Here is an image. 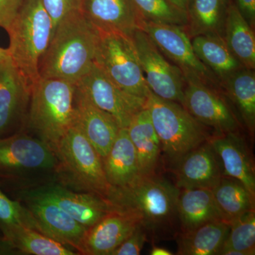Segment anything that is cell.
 <instances>
[{"label": "cell", "instance_id": "6da1fadb", "mask_svg": "<svg viewBox=\"0 0 255 255\" xmlns=\"http://www.w3.org/2000/svg\"><path fill=\"white\" fill-rule=\"evenodd\" d=\"M180 189L160 173L138 177L126 187L112 188L107 201L114 209L136 214L152 241L174 239L179 233Z\"/></svg>", "mask_w": 255, "mask_h": 255}, {"label": "cell", "instance_id": "7a4b0ae2", "mask_svg": "<svg viewBox=\"0 0 255 255\" xmlns=\"http://www.w3.org/2000/svg\"><path fill=\"white\" fill-rule=\"evenodd\" d=\"M97 38L98 31L82 11L65 18L40 60V77L76 84L93 65Z\"/></svg>", "mask_w": 255, "mask_h": 255}, {"label": "cell", "instance_id": "3957f363", "mask_svg": "<svg viewBox=\"0 0 255 255\" xmlns=\"http://www.w3.org/2000/svg\"><path fill=\"white\" fill-rule=\"evenodd\" d=\"M58 180V159L44 142L26 131L0 138V186L6 194Z\"/></svg>", "mask_w": 255, "mask_h": 255}, {"label": "cell", "instance_id": "277c9868", "mask_svg": "<svg viewBox=\"0 0 255 255\" xmlns=\"http://www.w3.org/2000/svg\"><path fill=\"white\" fill-rule=\"evenodd\" d=\"M75 84L42 78L32 85L25 131L54 152L75 124Z\"/></svg>", "mask_w": 255, "mask_h": 255}, {"label": "cell", "instance_id": "5b68a950", "mask_svg": "<svg viewBox=\"0 0 255 255\" xmlns=\"http://www.w3.org/2000/svg\"><path fill=\"white\" fill-rule=\"evenodd\" d=\"M8 53L30 87L39 80V63L53 35V24L41 0H24L8 30Z\"/></svg>", "mask_w": 255, "mask_h": 255}, {"label": "cell", "instance_id": "8992f818", "mask_svg": "<svg viewBox=\"0 0 255 255\" xmlns=\"http://www.w3.org/2000/svg\"><path fill=\"white\" fill-rule=\"evenodd\" d=\"M145 108L162 145L164 164L172 169L186 154L207 141L211 135L180 104L150 92Z\"/></svg>", "mask_w": 255, "mask_h": 255}, {"label": "cell", "instance_id": "52a82bcc", "mask_svg": "<svg viewBox=\"0 0 255 255\" xmlns=\"http://www.w3.org/2000/svg\"><path fill=\"white\" fill-rule=\"evenodd\" d=\"M54 152L58 161V182L107 199L112 187L106 177L102 157L78 126L70 128Z\"/></svg>", "mask_w": 255, "mask_h": 255}, {"label": "cell", "instance_id": "ba28073f", "mask_svg": "<svg viewBox=\"0 0 255 255\" xmlns=\"http://www.w3.org/2000/svg\"><path fill=\"white\" fill-rule=\"evenodd\" d=\"M94 63L124 91L147 99L150 90L131 36L117 32L98 31Z\"/></svg>", "mask_w": 255, "mask_h": 255}, {"label": "cell", "instance_id": "9c48e42d", "mask_svg": "<svg viewBox=\"0 0 255 255\" xmlns=\"http://www.w3.org/2000/svg\"><path fill=\"white\" fill-rule=\"evenodd\" d=\"M140 29L182 71L184 79H196L222 92L219 79L196 56L191 38L184 28L142 21Z\"/></svg>", "mask_w": 255, "mask_h": 255}, {"label": "cell", "instance_id": "30bf717a", "mask_svg": "<svg viewBox=\"0 0 255 255\" xmlns=\"http://www.w3.org/2000/svg\"><path fill=\"white\" fill-rule=\"evenodd\" d=\"M131 38L150 92L182 105L185 82L182 71L167 61L145 31L137 29Z\"/></svg>", "mask_w": 255, "mask_h": 255}, {"label": "cell", "instance_id": "8fae6325", "mask_svg": "<svg viewBox=\"0 0 255 255\" xmlns=\"http://www.w3.org/2000/svg\"><path fill=\"white\" fill-rule=\"evenodd\" d=\"M182 106L199 123L214 132H240L241 124L222 92L194 78H184Z\"/></svg>", "mask_w": 255, "mask_h": 255}, {"label": "cell", "instance_id": "7c38bea8", "mask_svg": "<svg viewBox=\"0 0 255 255\" xmlns=\"http://www.w3.org/2000/svg\"><path fill=\"white\" fill-rule=\"evenodd\" d=\"M75 86L94 105L115 119L121 128H127L134 116L145 108L146 99L124 91L94 63Z\"/></svg>", "mask_w": 255, "mask_h": 255}, {"label": "cell", "instance_id": "4fadbf2b", "mask_svg": "<svg viewBox=\"0 0 255 255\" xmlns=\"http://www.w3.org/2000/svg\"><path fill=\"white\" fill-rule=\"evenodd\" d=\"M31 87L10 56L0 60V138L25 131Z\"/></svg>", "mask_w": 255, "mask_h": 255}, {"label": "cell", "instance_id": "5bb4252c", "mask_svg": "<svg viewBox=\"0 0 255 255\" xmlns=\"http://www.w3.org/2000/svg\"><path fill=\"white\" fill-rule=\"evenodd\" d=\"M9 194L31 211L43 234L63 243L80 255V246L87 230L85 226L45 198L23 190L13 191Z\"/></svg>", "mask_w": 255, "mask_h": 255}, {"label": "cell", "instance_id": "9a60e30c", "mask_svg": "<svg viewBox=\"0 0 255 255\" xmlns=\"http://www.w3.org/2000/svg\"><path fill=\"white\" fill-rule=\"evenodd\" d=\"M23 190L54 203L87 229L114 210L105 198L92 193L73 190L58 182Z\"/></svg>", "mask_w": 255, "mask_h": 255}, {"label": "cell", "instance_id": "2e32d148", "mask_svg": "<svg viewBox=\"0 0 255 255\" xmlns=\"http://www.w3.org/2000/svg\"><path fill=\"white\" fill-rule=\"evenodd\" d=\"M140 223L136 214L114 209L87 230L80 255H112Z\"/></svg>", "mask_w": 255, "mask_h": 255}, {"label": "cell", "instance_id": "e0dca14e", "mask_svg": "<svg viewBox=\"0 0 255 255\" xmlns=\"http://www.w3.org/2000/svg\"><path fill=\"white\" fill-rule=\"evenodd\" d=\"M171 170L179 189L212 190L223 176L219 157L208 140L186 154Z\"/></svg>", "mask_w": 255, "mask_h": 255}, {"label": "cell", "instance_id": "ac0fdd59", "mask_svg": "<svg viewBox=\"0 0 255 255\" xmlns=\"http://www.w3.org/2000/svg\"><path fill=\"white\" fill-rule=\"evenodd\" d=\"M208 141L219 157L223 176L238 179L255 196L254 159L240 132H214Z\"/></svg>", "mask_w": 255, "mask_h": 255}, {"label": "cell", "instance_id": "d6986e66", "mask_svg": "<svg viewBox=\"0 0 255 255\" xmlns=\"http://www.w3.org/2000/svg\"><path fill=\"white\" fill-rule=\"evenodd\" d=\"M74 124L78 126L102 158L108 153L121 128L112 116L94 105L77 87Z\"/></svg>", "mask_w": 255, "mask_h": 255}, {"label": "cell", "instance_id": "ffe728a7", "mask_svg": "<svg viewBox=\"0 0 255 255\" xmlns=\"http://www.w3.org/2000/svg\"><path fill=\"white\" fill-rule=\"evenodd\" d=\"M82 14L100 31L131 36L140 29L142 20L132 0H83Z\"/></svg>", "mask_w": 255, "mask_h": 255}, {"label": "cell", "instance_id": "44dd1931", "mask_svg": "<svg viewBox=\"0 0 255 255\" xmlns=\"http://www.w3.org/2000/svg\"><path fill=\"white\" fill-rule=\"evenodd\" d=\"M127 130L135 147L139 177L159 174L164 164L162 145L147 109L134 116Z\"/></svg>", "mask_w": 255, "mask_h": 255}, {"label": "cell", "instance_id": "7402d4cb", "mask_svg": "<svg viewBox=\"0 0 255 255\" xmlns=\"http://www.w3.org/2000/svg\"><path fill=\"white\" fill-rule=\"evenodd\" d=\"M221 91L228 102L236 109L240 122L251 138L255 132V70L241 68L221 83Z\"/></svg>", "mask_w": 255, "mask_h": 255}, {"label": "cell", "instance_id": "603a6c76", "mask_svg": "<svg viewBox=\"0 0 255 255\" xmlns=\"http://www.w3.org/2000/svg\"><path fill=\"white\" fill-rule=\"evenodd\" d=\"M102 163L112 188L126 187L139 177L136 153L127 128H120Z\"/></svg>", "mask_w": 255, "mask_h": 255}, {"label": "cell", "instance_id": "cb8c5ba5", "mask_svg": "<svg viewBox=\"0 0 255 255\" xmlns=\"http://www.w3.org/2000/svg\"><path fill=\"white\" fill-rule=\"evenodd\" d=\"M179 232H186L210 221L223 220L211 189H180L177 204Z\"/></svg>", "mask_w": 255, "mask_h": 255}, {"label": "cell", "instance_id": "d4e9b609", "mask_svg": "<svg viewBox=\"0 0 255 255\" xmlns=\"http://www.w3.org/2000/svg\"><path fill=\"white\" fill-rule=\"evenodd\" d=\"M191 40L196 56L216 75L220 83L244 68L230 51L224 37L204 34Z\"/></svg>", "mask_w": 255, "mask_h": 255}, {"label": "cell", "instance_id": "484cf974", "mask_svg": "<svg viewBox=\"0 0 255 255\" xmlns=\"http://www.w3.org/2000/svg\"><path fill=\"white\" fill-rule=\"evenodd\" d=\"M231 2L232 0H191L184 28L189 38L204 34L224 36Z\"/></svg>", "mask_w": 255, "mask_h": 255}, {"label": "cell", "instance_id": "4316f807", "mask_svg": "<svg viewBox=\"0 0 255 255\" xmlns=\"http://www.w3.org/2000/svg\"><path fill=\"white\" fill-rule=\"evenodd\" d=\"M229 230V223L224 220H216L191 231L179 232L176 237L177 255H219Z\"/></svg>", "mask_w": 255, "mask_h": 255}, {"label": "cell", "instance_id": "83f0119b", "mask_svg": "<svg viewBox=\"0 0 255 255\" xmlns=\"http://www.w3.org/2000/svg\"><path fill=\"white\" fill-rule=\"evenodd\" d=\"M224 39L230 51L244 68H255V35L233 1L228 10Z\"/></svg>", "mask_w": 255, "mask_h": 255}, {"label": "cell", "instance_id": "f1b7e54d", "mask_svg": "<svg viewBox=\"0 0 255 255\" xmlns=\"http://www.w3.org/2000/svg\"><path fill=\"white\" fill-rule=\"evenodd\" d=\"M211 191L223 220L228 223L255 209V196L234 178L223 176Z\"/></svg>", "mask_w": 255, "mask_h": 255}, {"label": "cell", "instance_id": "f546056e", "mask_svg": "<svg viewBox=\"0 0 255 255\" xmlns=\"http://www.w3.org/2000/svg\"><path fill=\"white\" fill-rule=\"evenodd\" d=\"M16 255H77L76 251L31 228L21 227L6 238Z\"/></svg>", "mask_w": 255, "mask_h": 255}, {"label": "cell", "instance_id": "4dcf8cb0", "mask_svg": "<svg viewBox=\"0 0 255 255\" xmlns=\"http://www.w3.org/2000/svg\"><path fill=\"white\" fill-rule=\"evenodd\" d=\"M229 225V232L219 255H255V209L233 220Z\"/></svg>", "mask_w": 255, "mask_h": 255}, {"label": "cell", "instance_id": "1f68e13d", "mask_svg": "<svg viewBox=\"0 0 255 255\" xmlns=\"http://www.w3.org/2000/svg\"><path fill=\"white\" fill-rule=\"evenodd\" d=\"M142 21L185 28L187 13L171 0H132Z\"/></svg>", "mask_w": 255, "mask_h": 255}, {"label": "cell", "instance_id": "d6a6232c", "mask_svg": "<svg viewBox=\"0 0 255 255\" xmlns=\"http://www.w3.org/2000/svg\"><path fill=\"white\" fill-rule=\"evenodd\" d=\"M21 227L41 233L31 211L21 201L11 199L0 186V232L6 240L13 231Z\"/></svg>", "mask_w": 255, "mask_h": 255}, {"label": "cell", "instance_id": "836d02e7", "mask_svg": "<svg viewBox=\"0 0 255 255\" xmlns=\"http://www.w3.org/2000/svg\"><path fill=\"white\" fill-rule=\"evenodd\" d=\"M41 2L51 18L54 33L57 26L65 18L82 11L83 0H41Z\"/></svg>", "mask_w": 255, "mask_h": 255}, {"label": "cell", "instance_id": "e575fe53", "mask_svg": "<svg viewBox=\"0 0 255 255\" xmlns=\"http://www.w3.org/2000/svg\"><path fill=\"white\" fill-rule=\"evenodd\" d=\"M148 240L147 231L140 223L131 234L113 252L112 255H140L144 245Z\"/></svg>", "mask_w": 255, "mask_h": 255}, {"label": "cell", "instance_id": "d590c367", "mask_svg": "<svg viewBox=\"0 0 255 255\" xmlns=\"http://www.w3.org/2000/svg\"><path fill=\"white\" fill-rule=\"evenodd\" d=\"M24 0H0V27L9 30Z\"/></svg>", "mask_w": 255, "mask_h": 255}, {"label": "cell", "instance_id": "8d00e7d4", "mask_svg": "<svg viewBox=\"0 0 255 255\" xmlns=\"http://www.w3.org/2000/svg\"><path fill=\"white\" fill-rule=\"evenodd\" d=\"M233 4L252 28L255 26V0H232Z\"/></svg>", "mask_w": 255, "mask_h": 255}, {"label": "cell", "instance_id": "74e56055", "mask_svg": "<svg viewBox=\"0 0 255 255\" xmlns=\"http://www.w3.org/2000/svg\"><path fill=\"white\" fill-rule=\"evenodd\" d=\"M16 255V251L10 245L9 242L5 239L2 233L0 232V255Z\"/></svg>", "mask_w": 255, "mask_h": 255}, {"label": "cell", "instance_id": "f35d334b", "mask_svg": "<svg viewBox=\"0 0 255 255\" xmlns=\"http://www.w3.org/2000/svg\"><path fill=\"white\" fill-rule=\"evenodd\" d=\"M151 255H173L174 253H172L169 250L162 248V247L153 246L150 252Z\"/></svg>", "mask_w": 255, "mask_h": 255}, {"label": "cell", "instance_id": "ab89813d", "mask_svg": "<svg viewBox=\"0 0 255 255\" xmlns=\"http://www.w3.org/2000/svg\"><path fill=\"white\" fill-rule=\"evenodd\" d=\"M174 4L177 5L181 9L185 10L187 11L188 6L191 0H171Z\"/></svg>", "mask_w": 255, "mask_h": 255}, {"label": "cell", "instance_id": "60d3db41", "mask_svg": "<svg viewBox=\"0 0 255 255\" xmlns=\"http://www.w3.org/2000/svg\"><path fill=\"white\" fill-rule=\"evenodd\" d=\"M7 49L0 48V60L4 59L6 57L9 56Z\"/></svg>", "mask_w": 255, "mask_h": 255}]
</instances>
